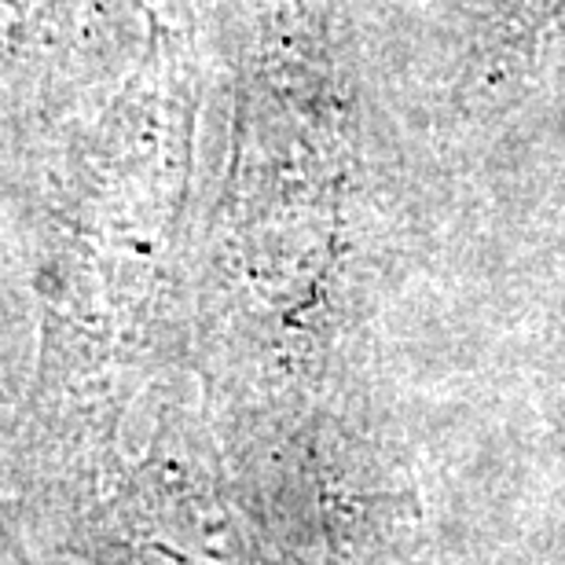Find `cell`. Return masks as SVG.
<instances>
[{
	"label": "cell",
	"mask_w": 565,
	"mask_h": 565,
	"mask_svg": "<svg viewBox=\"0 0 565 565\" xmlns=\"http://www.w3.org/2000/svg\"><path fill=\"white\" fill-rule=\"evenodd\" d=\"M0 565H41V551L33 547L30 529L22 522L4 467H0Z\"/></svg>",
	"instance_id": "obj_1"
}]
</instances>
